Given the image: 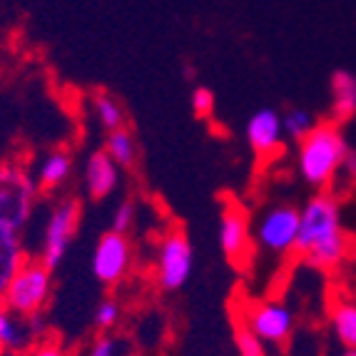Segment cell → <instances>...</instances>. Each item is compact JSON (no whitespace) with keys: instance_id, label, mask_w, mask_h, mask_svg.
Wrapping results in <instances>:
<instances>
[{"instance_id":"obj_10","label":"cell","mask_w":356,"mask_h":356,"mask_svg":"<svg viewBox=\"0 0 356 356\" xmlns=\"http://www.w3.org/2000/svg\"><path fill=\"white\" fill-rule=\"evenodd\" d=\"M247 143L257 154L267 157L280 149L282 140H284V130H282V115L272 107H261L247 122Z\"/></svg>"},{"instance_id":"obj_28","label":"cell","mask_w":356,"mask_h":356,"mask_svg":"<svg viewBox=\"0 0 356 356\" xmlns=\"http://www.w3.org/2000/svg\"><path fill=\"white\" fill-rule=\"evenodd\" d=\"M344 356H356V349H346Z\"/></svg>"},{"instance_id":"obj_16","label":"cell","mask_w":356,"mask_h":356,"mask_svg":"<svg viewBox=\"0 0 356 356\" xmlns=\"http://www.w3.org/2000/svg\"><path fill=\"white\" fill-rule=\"evenodd\" d=\"M332 115L344 122L356 115V75L349 70H337L332 75Z\"/></svg>"},{"instance_id":"obj_13","label":"cell","mask_w":356,"mask_h":356,"mask_svg":"<svg viewBox=\"0 0 356 356\" xmlns=\"http://www.w3.org/2000/svg\"><path fill=\"white\" fill-rule=\"evenodd\" d=\"M220 247L229 259H239L244 257L247 247H250V225L239 209L229 207L222 212L220 220Z\"/></svg>"},{"instance_id":"obj_20","label":"cell","mask_w":356,"mask_h":356,"mask_svg":"<svg viewBox=\"0 0 356 356\" xmlns=\"http://www.w3.org/2000/svg\"><path fill=\"white\" fill-rule=\"evenodd\" d=\"M314 118H312V113H307L304 107H294V110H289L286 115H282V130H284L286 137H291V140H304V137L312 132V127H314Z\"/></svg>"},{"instance_id":"obj_19","label":"cell","mask_w":356,"mask_h":356,"mask_svg":"<svg viewBox=\"0 0 356 356\" xmlns=\"http://www.w3.org/2000/svg\"><path fill=\"white\" fill-rule=\"evenodd\" d=\"M92 105H95V118H97V122H100V125L105 127L107 132L125 127V110H122V105H120V102L115 100V97H110V95H97L95 100H92Z\"/></svg>"},{"instance_id":"obj_25","label":"cell","mask_w":356,"mask_h":356,"mask_svg":"<svg viewBox=\"0 0 356 356\" xmlns=\"http://www.w3.org/2000/svg\"><path fill=\"white\" fill-rule=\"evenodd\" d=\"M192 110H195V115H200V118L212 115L214 95L207 88H195V92H192Z\"/></svg>"},{"instance_id":"obj_27","label":"cell","mask_w":356,"mask_h":356,"mask_svg":"<svg viewBox=\"0 0 356 356\" xmlns=\"http://www.w3.org/2000/svg\"><path fill=\"white\" fill-rule=\"evenodd\" d=\"M341 170H344L349 179H356V152H351V149L346 152L344 162H341Z\"/></svg>"},{"instance_id":"obj_9","label":"cell","mask_w":356,"mask_h":356,"mask_svg":"<svg viewBox=\"0 0 356 356\" xmlns=\"http://www.w3.org/2000/svg\"><path fill=\"white\" fill-rule=\"evenodd\" d=\"M247 329L259 337L267 346L284 344L289 334L294 332V312L284 302H261L250 309L247 314Z\"/></svg>"},{"instance_id":"obj_1","label":"cell","mask_w":356,"mask_h":356,"mask_svg":"<svg viewBox=\"0 0 356 356\" xmlns=\"http://www.w3.org/2000/svg\"><path fill=\"white\" fill-rule=\"evenodd\" d=\"M294 252L312 267L334 269L349 254V237L341 225L339 202L327 192H319L299 209V234Z\"/></svg>"},{"instance_id":"obj_18","label":"cell","mask_w":356,"mask_h":356,"mask_svg":"<svg viewBox=\"0 0 356 356\" xmlns=\"http://www.w3.org/2000/svg\"><path fill=\"white\" fill-rule=\"evenodd\" d=\"M105 152L110 154V160L118 167H132L137 160V143L135 137H132V132H127L125 127L107 132Z\"/></svg>"},{"instance_id":"obj_17","label":"cell","mask_w":356,"mask_h":356,"mask_svg":"<svg viewBox=\"0 0 356 356\" xmlns=\"http://www.w3.org/2000/svg\"><path fill=\"white\" fill-rule=\"evenodd\" d=\"M332 332L344 349H356V302L339 299L332 307Z\"/></svg>"},{"instance_id":"obj_22","label":"cell","mask_w":356,"mask_h":356,"mask_svg":"<svg viewBox=\"0 0 356 356\" xmlns=\"http://www.w3.org/2000/svg\"><path fill=\"white\" fill-rule=\"evenodd\" d=\"M120 314H122V309H120V304L115 302V299H102L100 304H97L95 309V327L102 329V332H110V329L115 327L120 321Z\"/></svg>"},{"instance_id":"obj_30","label":"cell","mask_w":356,"mask_h":356,"mask_svg":"<svg viewBox=\"0 0 356 356\" xmlns=\"http://www.w3.org/2000/svg\"><path fill=\"white\" fill-rule=\"evenodd\" d=\"M135 356H152V354H135Z\"/></svg>"},{"instance_id":"obj_12","label":"cell","mask_w":356,"mask_h":356,"mask_svg":"<svg viewBox=\"0 0 356 356\" xmlns=\"http://www.w3.org/2000/svg\"><path fill=\"white\" fill-rule=\"evenodd\" d=\"M72 175V157L65 149H50L38 160L35 172H33V179H35L38 190L42 195H53L60 187H65L67 179Z\"/></svg>"},{"instance_id":"obj_15","label":"cell","mask_w":356,"mask_h":356,"mask_svg":"<svg viewBox=\"0 0 356 356\" xmlns=\"http://www.w3.org/2000/svg\"><path fill=\"white\" fill-rule=\"evenodd\" d=\"M25 259H28V254H25L23 234L8 229V227H0V299H3L8 284Z\"/></svg>"},{"instance_id":"obj_23","label":"cell","mask_w":356,"mask_h":356,"mask_svg":"<svg viewBox=\"0 0 356 356\" xmlns=\"http://www.w3.org/2000/svg\"><path fill=\"white\" fill-rule=\"evenodd\" d=\"M237 349L239 356H267V344L259 337H254L247 327L237 332Z\"/></svg>"},{"instance_id":"obj_7","label":"cell","mask_w":356,"mask_h":356,"mask_svg":"<svg viewBox=\"0 0 356 356\" xmlns=\"http://www.w3.org/2000/svg\"><path fill=\"white\" fill-rule=\"evenodd\" d=\"M157 282L165 291H177L182 289L192 277L195 269V252L182 232H170L160 239L157 247Z\"/></svg>"},{"instance_id":"obj_29","label":"cell","mask_w":356,"mask_h":356,"mask_svg":"<svg viewBox=\"0 0 356 356\" xmlns=\"http://www.w3.org/2000/svg\"><path fill=\"white\" fill-rule=\"evenodd\" d=\"M0 356H28V354H0Z\"/></svg>"},{"instance_id":"obj_11","label":"cell","mask_w":356,"mask_h":356,"mask_svg":"<svg viewBox=\"0 0 356 356\" xmlns=\"http://www.w3.org/2000/svg\"><path fill=\"white\" fill-rule=\"evenodd\" d=\"M83 184L85 192H88L92 200H105L110 197L120 184V167L110 160V154L102 149V152H92L85 162L83 170Z\"/></svg>"},{"instance_id":"obj_4","label":"cell","mask_w":356,"mask_h":356,"mask_svg":"<svg viewBox=\"0 0 356 356\" xmlns=\"http://www.w3.org/2000/svg\"><path fill=\"white\" fill-rule=\"evenodd\" d=\"M53 294V269L45 267L38 257H28L8 284L0 304L18 316L42 314Z\"/></svg>"},{"instance_id":"obj_2","label":"cell","mask_w":356,"mask_h":356,"mask_svg":"<svg viewBox=\"0 0 356 356\" xmlns=\"http://www.w3.org/2000/svg\"><path fill=\"white\" fill-rule=\"evenodd\" d=\"M346 152V140L339 132L337 125L324 122V125H314L304 140H299L297 147V167L302 179L309 187H327L337 172L341 170Z\"/></svg>"},{"instance_id":"obj_8","label":"cell","mask_w":356,"mask_h":356,"mask_svg":"<svg viewBox=\"0 0 356 356\" xmlns=\"http://www.w3.org/2000/svg\"><path fill=\"white\" fill-rule=\"evenodd\" d=\"M92 274L95 280L105 286L120 284L125 280V274L130 272L132 264V247L127 242V234H120V232H105L95 244V252H92Z\"/></svg>"},{"instance_id":"obj_5","label":"cell","mask_w":356,"mask_h":356,"mask_svg":"<svg viewBox=\"0 0 356 356\" xmlns=\"http://www.w3.org/2000/svg\"><path fill=\"white\" fill-rule=\"evenodd\" d=\"M80 214L83 207L77 200L65 197L60 202L53 204L48 220H45V229H42V244L38 259L50 269H58L65 259L67 250H70L72 239H75L77 225H80Z\"/></svg>"},{"instance_id":"obj_24","label":"cell","mask_w":356,"mask_h":356,"mask_svg":"<svg viewBox=\"0 0 356 356\" xmlns=\"http://www.w3.org/2000/svg\"><path fill=\"white\" fill-rule=\"evenodd\" d=\"M135 204L132 202H120L118 209L113 214V232H120V234H127L135 225Z\"/></svg>"},{"instance_id":"obj_3","label":"cell","mask_w":356,"mask_h":356,"mask_svg":"<svg viewBox=\"0 0 356 356\" xmlns=\"http://www.w3.org/2000/svg\"><path fill=\"white\" fill-rule=\"evenodd\" d=\"M38 190L33 172L20 160L0 162V227L23 232L35 212Z\"/></svg>"},{"instance_id":"obj_14","label":"cell","mask_w":356,"mask_h":356,"mask_svg":"<svg viewBox=\"0 0 356 356\" xmlns=\"http://www.w3.org/2000/svg\"><path fill=\"white\" fill-rule=\"evenodd\" d=\"M33 346L35 339L28 329V319L0 304V354H28Z\"/></svg>"},{"instance_id":"obj_21","label":"cell","mask_w":356,"mask_h":356,"mask_svg":"<svg viewBox=\"0 0 356 356\" xmlns=\"http://www.w3.org/2000/svg\"><path fill=\"white\" fill-rule=\"evenodd\" d=\"M125 351H127V344L120 337L100 334V337L90 344V349L85 356H125Z\"/></svg>"},{"instance_id":"obj_26","label":"cell","mask_w":356,"mask_h":356,"mask_svg":"<svg viewBox=\"0 0 356 356\" xmlns=\"http://www.w3.org/2000/svg\"><path fill=\"white\" fill-rule=\"evenodd\" d=\"M28 356H65V351H63V346H60L58 341L42 339V341H38V344L28 351Z\"/></svg>"},{"instance_id":"obj_6","label":"cell","mask_w":356,"mask_h":356,"mask_svg":"<svg viewBox=\"0 0 356 356\" xmlns=\"http://www.w3.org/2000/svg\"><path fill=\"white\" fill-rule=\"evenodd\" d=\"M299 234V209L291 204H274L259 214L254 225V242L267 254L284 257L294 252Z\"/></svg>"}]
</instances>
